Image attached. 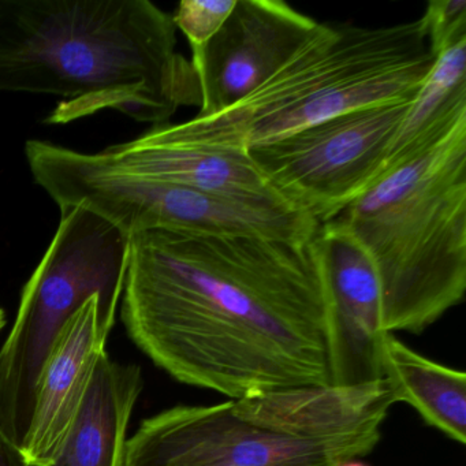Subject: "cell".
Returning <instances> with one entry per match:
<instances>
[{"instance_id":"9","label":"cell","mask_w":466,"mask_h":466,"mask_svg":"<svg viewBox=\"0 0 466 466\" xmlns=\"http://www.w3.org/2000/svg\"><path fill=\"white\" fill-rule=\"evenodd\" d=\"M318 26L282 0H237L220 31L192 51L201 95L198 116L241 102L277 75Z\"/></svg>"},{"instance_id":"18","label":"cell","mask_w":466,"mask_h":466,"mask_svg":"<svg viewBox=\"0 0 466 466\" xmlns=\"http://www.w3.org/2000/svg\"><path fill=\"white\" fill-rule=\"evenodd\" d=\"M435 56L466 37L465 0H432L420 18Z\"/></svg>"},{"instance_id":"10","label":"cell","mask_w":466,"mask_h":466,"mask_svg":"<svg viewBox=\"0 0 466 466\" xmlns=\"http://www.w3.org/2000/svg\"><path fill=\"white\" fill-rule=\"evenodd\" d=\"M108 335L99 323V299L92 297L56 338L43 368L25 443V466H50L88 391Z\"/></svg>"},{"instance_id":"13","label":"cell","mask_w":466,"mask_h":466,"mask_svg":"<svg viewBox=\"0 0 466 466\" xmlns=\"http://www.w3.org/2000/svg\"><path fill=\"white\" fill-rule=\"evenodd\" d=\"M319 242L335 307L361 381L381 379V294L375 267L353 234L337 220L319 228Z\"/></svg>"},{"instance_id":"19","label":"cell","mask_w":466,"mask_h":466,"mask_svg":"<svg viewBox=\"0 0 466 466\" xmlns=\"http://www.w3.org/2000/svg\"><path fill=\"white\" fill-rule=\"evenodd\" d=\"M0 466H25L17 447L0 430Z\"/></svg>"},{"instance_id":"21","label":"cell","mask_w":466,"mask_h":466,"mask_svg":"<svg viewBox=\"0 0 466 466\" xmlns=\"http://www.w3.org/2000/svg\"><path fill=\"white\" fill-rule=\"evenodd\" d=\"M5 324H6V315H5V310L0 308V329H4Z\"/></svg>"},{"instance_id":"3","label":"cell","mask_w":466,"mask_h":466,"mask_svg":"<svg viewBox=\"0 0 466 466\" xmlns=\"http://www.w3.org/2000/svg\"><path fill=\"white\" fill-rule=\"evenodd\" d=\"M332 220L372 260L381 332L422 334L466 293V121L384 171Z\"/></svg>"},{"instance_id":"1","label":"cell","mask_w":466,"mask_h":466,"mask_svg":"<svg viewBox=\"0 0 466 466\" xmlns=\"http://www.w3.org/2000/svg\"><path fill=\"white\" fill-rule=\"evenodd\" d=\"M121 302L130 339L179 383L231 400L361 383L318 234H136Z\"/></svg>"},{"instance_id":"15","label":"cell","mask_w":466,"mask_h":466,"mask_svg":"<svg viewBox=\"0 0 466 466\" xmlns=\"http://www.w3.org/2000/svg\"><path fill=\"white\" fill-rule=\"evenodd\" d=\"M380 376L395 400L408 403L430 427L458 444L466 443V375L439 364L383 334L378 345Z\"/></svg>"},{"instance_id":"4","label":"cell","mask_w":466,"mask_h":466,"mask_svg":"<svg viewBox=\"0 0 466 466\" xmlns=\"http://www.w3.org/2000/svg\"><path fill=\"white\" fill-rule=\"evenodd\" d=\"M435 59L420 18L381 28L319 23L296 56L241 102L148 133L167 143L248 151L348 111L413 99Z\"/></svg>"},{"instance_id":"17","label":"cell","mask_w":466,"mask_h":466,"mask_svg":"<svg viewBox=\"0 0 466 466\" xmlns=\"http://www.w3.org/2000/svg\"><path fill=\"white\" fill-rule=\"evenodd\" d=\"M236 4L237 0H182L171 17L192 51L198 50L220 31Z\"/></svg>"},{"instance_id":"6","label":"cell","mask_w":466,"mask_h":466,"mask_svg":"<svg viewBox=\"0 0 466 466\" xmlns=\"http://www.w3.org/2000/svg\"><path fill=\"white\" fill-rule=\"evenodd\" d=\"M25 157L36 184L61 211L81 206L132 238L146 231L247 234L308 241L320 225L282 204H252L127 173L99 152L84 154L29 140Z\"/></svg>"},{"instance_id":"2","label":"cell","mask_w":466,"mask_h":466,"mask_svg":"<svg viewBox=\"0 0 466 466\" xmlns=\"http://www.w3.org/2000/svg\"><path fill=\"white\" fill-rule=\"evenodd\" d=\"M0 92L64 97L54 125L116 110L159 127L201 106L173 17L149 0H0Z\"/></svg>"},{"instance_id":"5","label":"cell","mask_w":466,"mask_h":466,"mask_svg":"<svg viewBox=\"0 0 466 466\" xmlns=\"http://www.w3.org/2000/svg\"><path fill=\"white\" fill-rule=\"evenodd\" d=\"M130 237L84 207L61 211L50 247L21 294L0 349V430L25 443L43 368L67 321L92 297L110 337L129 267Z\"/></svg>"},{"instance_id":"16","label":"cell","mask_w":466,"mask_h":466,"mask_svg":"<svg viewBox=\"0 0 466 466\" xmlns=\"http://www.w3.org/2000/svg\"><path fill=\"white\" fill-rule=\"evenodd\" d=\"M466 121V37L436 56L395 136L384 171L441 143ZM383 171V173H384Z\"/></svg>"},{"instance_id":"8","label":"cell","mask_w":466,"mask_h":466,"mask_svg":"<svg viewBox=\"0 0 466 466\" xmlns=\"http://www.w3.org/2000/svg\"><path fill=\"white\" fill-rule=\"evenodd\" d=\"M381 432L309 438L275 430L231 400L178 405L141 421L124 466H339L370 455Z\"/></svg>"},{"instance_id":"12","label":"cell","mask_w":466,"mask_h":466,"mask_svg":"<svg viewBox=\"0 0 466 466\" xmlns=\"http://www.w3.org/2000/svg\"><path fill=\"white\" fill-rule=\"evenodd\" d=\"M233 402L239 413L275 430L329 438L381 432L397 400L381 378L346 386L282 390Z\"/></svg>"},{"instance_id":"7","label":"cell","mask_w":466,"mask_h":466,"mask_svg":"<svg viewBox=\"0 0 466 466\" xmlns=\"http://www.w3.org/2000/svg\"><path fill=\"white\" fill-rule=\"evenodd\" d=\"M411 100L339 114L252 147L248 157L286 203L324 225L383 174Z\"/></svg>"},{"instance_id":"11","label":"cell","mask_w":466,"mask_h":466,"mask_svg":"<svg viewBox=\"0 0 466 466\" xmlns=\"http://www.w3.org/2000/svg\"><path fill=\"white\" fill-rule=\"evenodd\" d=\"M99 155L114 167L154 181L244 203L290 206L272 189L247 151L167 143L147 132Z\"/></svg>"},{"instance_id":"14","label":"cell","mask_w":466,"mask_h":466,"mask_svg":"<svg viewBox=\"0 0 466 466\" xmlns=\"http://www.w3.org/2000/svg\"><path fill=\"white\" fill-rule=\"evenodd\" d=\"M143 389L138 365L119 364L103 354L50 466H124L127 428Z\"/></svg>"},{"instance_id":"20","label":"cell","mask_w":466,"mask_h":466,"mask_svg":"<svg viewBox=\"0 0 466 466\" xmlns=\"http://www.w3.org/2000/svg\"><path fill=\"white\" fill-rule=\"evenodd\" d=\"M339 466H370L367 465V463L362 462L361 460H354V461H349V462L342 463V465Z\"/></svg>"}]
</instances>
